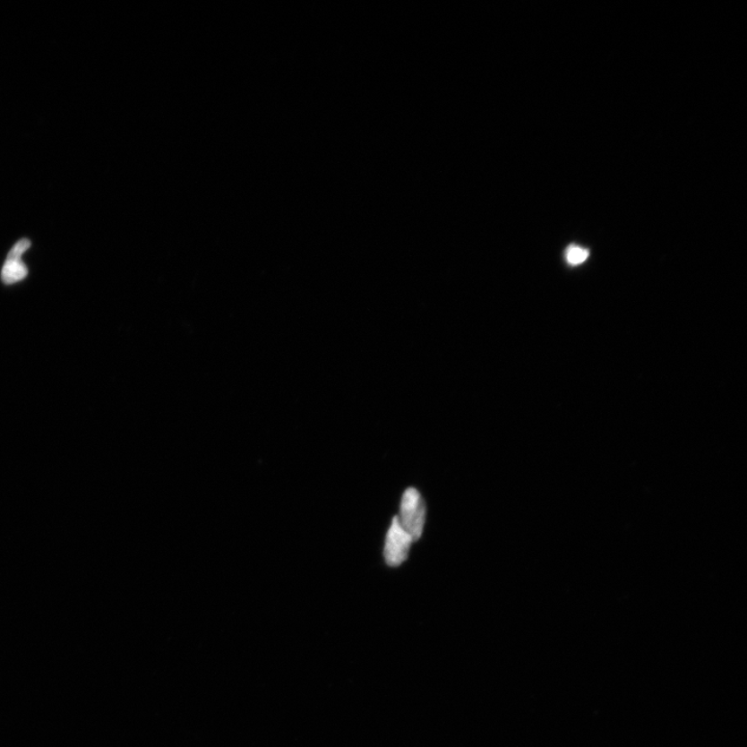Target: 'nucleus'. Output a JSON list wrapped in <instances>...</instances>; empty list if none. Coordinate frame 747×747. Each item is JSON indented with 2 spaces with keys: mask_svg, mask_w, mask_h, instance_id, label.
I'll list each match as a JSON object with an SVG mask.
<instances>
[{
  "mask_svg": "<svg viewBox=\"0 0 747 747\" xmlns=\"http://www.w3.org/2000/svg\"><path fill=\"white\" fill-rule=\"evenodd\" d=\"M399 521L414 541L421 538L425 522V502L416 489L409 488L405 491Z\"/></svg>",
  "mask_w": 747,
  "mask_h": 747,
  "instance_id": "nucleus-1",
  "label": "nucleus"
},
{
  "mask_svg": "<svg viewBox=\"0 0 747 747\" xmlns=\"http://www.w3.org/2000/svg\"><path fill=\"white\" fill-rule=\"evenodd\" d=\"M412 541L414 539L399 524V517H395L385 542L384 556L389 566L398 567L408 560Z\"/></svg>",
  "mask_w": 747,
  "mask_h": 747,
  "instance_id": "nucleus-2",
  "label": "nucleus"
},
{
  "mask_svg": "<svg viewBox=\"0 0 747 747\" xmlns=\"http://www.w3.org/2000/svg\"><path fill=\"white\" fill-rule=\"evenodd\" d=\"M30 247V241L29 239H21L13 246L2 271V279L4 284L13 285L28 277V268L21 261V257Z\"/></svg>",
  "mask_w": 747,
  "mask_h": 747,
  "instance_id": "nucleus-3",
  "label": "nucleus"
},
{
  "mask_svg": "<svg viewBox=\"0 0 747 747\" xmlns=\"http://www.w3.org/2000/svg\"><path fill=\"white\" fill-rule=\"evenodd\" d=\"M588 258V252L586 248L578 245H571L567 248L566 260L570 265L578 266Z\"/></svg>",
  "mask_w": 747,
  "mask_h": 747,
  "instance_id": "nucleus-4",
  "label": "nucleus"
}]
</instances>
